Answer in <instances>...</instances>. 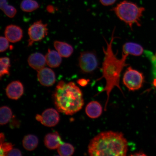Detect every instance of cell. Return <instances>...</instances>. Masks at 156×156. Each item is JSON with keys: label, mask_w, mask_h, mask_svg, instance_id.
<instances>
[{"label": "cell", "mask_w": 156, "mask_h": 156, "mask_svg": "<svg viewBox=\"0 0 156 156\" xmlns=\"http://www.w3.org/2000/svg\"><path fill=\"white\" fill-rule=\"evenodd\" d=\"M155 56H156V54H155Z\"/></svg>", "instance_id": "33"}, {"label": "cell", "mask_w": 156, "mask_h": 156, "mask_svg": "<svg viewBox=\"0 0 156 156\" xmlns=\"http://www.w3.org/2000/svg\"><path fill=\"white\" fill-rule=\"evenodd\" d=\"M131 156H146L145 153L142 151H138L131 155Z\"/></svg>", "instance_id": "31"}, {"label": "cell", "mask_w": 156, "mask_h": 156, "mask_svg": "<svg viewBox=\"0 0 156 156\" xmlns=\"http://www.w3.org/2000/svg\"><path fill=\"white\" fill-rule=\"evenodd\" d=\"M54 44L55 48L62 57H69L73 53V46L67 43L55 41Z\"/></svg>", "instance_id": "17"}, {"label": "cell", "mask_w": 156, "mask_h": 156, "mask_svg": "<svg viewBox=\"0 0 156 156\" xmlns=\"http://www.w3.org/2000/svg\"><path fill=\"white\" fill-rule=\"evenodd\" d=\"M0 124L1 125H4L10 120L12 116V112L9 107L4 106L1 107L0 109Z\"/></svg>", "instance_id": "21"}, {"label": "cell", "mask_w": 156, "mask_h": 156, "mask_svg": "<svg viewBox=\"0 0 156 156\" xmlns=\"http://www.w3.org/2000/svg\"><path fill=\"white\" fill-rule=\"evenodd\" d=\"M0 7L5 14L9 18H13L17 13V10L12 5H8L7 0H0Z\"/></svg>", "instance_id": "20"}, {"label": "cell", "mask_w": 156, "mask_h": 156, "mask_svg": "<svg viewBox=\"0 0 156 156\" xmlns=\"http://www.w3.org/2000/svg\"><path fill=\"white\" fill-rule=\"evenodd\" d=\"M9 41L7 38L4 37H1L0 38V42H1V48H0V51L1 52L5 51L8 49L9 47Z\"/></svg>", "instance_id": "25"}, {"label": "cell", "mask_w": 156, "mask_h": 156, "mask_svg": "<svg viewBox=\"0 0 156 156\" xmlns=\"http://www.w3.org/2000/svg\"><path fill=\"white\" fill-rule=\"evenodd\" d=\"M5 36L9 42H19L23 37V31L20 27L16 25H10L6 27L5 32Z\"/></svg>", "instance_id": "11"}, {"label": "cell", "mask_w": 156, "mask_h": 156, "mask_svg": "<svg viewBox=\"0 0 156 156\" xmlns=\"http://www.w3.org/2000/svg\"><path fill=\"white\" fill-rule=\"evenodd\" d=\"M36 118L38 122L44 126L50 127L56 126L60 120L59 114L55 109L52 108L46 109L41 115H37Z\"/></svg>", "instance_id": "8"}, {"label": "cell", "mask_w": 156, "mask_h": 156, "mask_svg": "<svg viewBox=\"0 0 156 156\" xmlns=\"http://www.w3.org/2000/svg\"><path fill=\"white\" fill-rule=\"evenodd\" d=\"M0 76L1 78L5 75H9V68L10 67V62L8 57H3L0 59Z\"/></svg>", "instance_id": "23"}, {"label": "cell", "mask_w": 156, "mask_h": 156, "mask_svg": "<svg viewBox=\"0 0 156 156\" xmlns=\"http://www.w3.org/2000/svg\"><path fill=\"white\" fill-rule=\"evenodd\" d=\"M24 92V87L20 81H14L9 83L6 89V93L9 98L17 100Z\"/></svg>", "instance_id": "10"}, {"label": "cell", "mask_w": 156, "mask_h": 156, "mask_svg": "<svg viewBox=\"0 0 156 156\" xmlns=\"http://www.w3.org/2000/svg\"><path fill=\"white\" fill-rule=\"evenodd\" d=\"M79 61L80 68L84 73H92L98 66V61L96 55L92 51L81 52L79 57Z\"/></svg>", "instance_id": "6"}, {"label": "cell", "mask_w": 156, "mask_h": 156, "mask_svg": "<svg viewBox=\"0 0 156 156\" xmlns=\"http://www.w3.org/2000/svg\"><path fill=\"white\" fill-rule=\"evenodd\" d=\"M55 105L58 112L72 115L83 106V94L80 89L73 82H58L53 95Z\"/></svg>", "instance_id": "3"}, {"label": "cell", "mask_w": 156, "mask_h": 156, "mask_svg": "<svg viewBox=\"0 0 156 156\" xmlns=\"http://www.w3.org/2000/svg\"><path fill=\"white\" fill-rule=\"evenodd\" d=\"M28 62L31 68L37 71L44 67L46 63L45 56L39 52L31 54L28 58Z\"/></svg>", "instance_id": "12"}, {"label": "cell", "mask_w": 156, "mask_h": 156, "mask_svg": "<svg viewBox=\"0 0 156 156\" xmlns=\"http://www.w3.org/2000/svg\"><path fill=\"white\" fill-rule=\"evenodd\" d=\"M46 10L48 12L50 13H53L55 11V8L52 5H48L47 7Z\"/></svg>", "instance_id": "30"}, {"label": "cell", "mask_w": 156, "mask_h": 156, "mask_svg": "<svg viewBox=\"0 0 156 156\" xmlns=\"http://www.w3.org/2000/svg\"><path fill=\"white\" fill-rule=\"evenodd\" d=\"M37 71L38 79L41 84L49 87L52 86L55 83V74L50 68L44 67Z\"/></svg>", "instance_id": "9"}, {"label": "cell", "mask_w": 156, "mask_h": 156, "mask_svg": "<svg viewBox=\"0 0 156 156\" xmlns=\"http://www.w3.org/2000/svg\"><path fill=\"white\" fill-rule=\"evenodd\" d=\"M61 57L58 51L48 49L45 56L46 63L50 67H58L62 63Z\"/></svg>", "instance_id": "16"}, {"label": "cell", "mask_w": 156, "mask_h": 156, "mask_svg": "<svg viewBox=\"0 0 156 156\" xmlns=\"http://www.w3.org/2000/svg\"><path fill=\"white\" fill-rule=\"evenodd\" d=\"M40 7L38 3L35 0H23L20 4V8L25 12H32Z\"/></svg>", "instance_id": "19"}, {"label": "cell", "mask_w": 156, "mask_h": 156, "mask_svg": "<svg viewBox=\"0 0 156 156\" xmlns=\"http://www.w3.org/2000/svg\"><path fill=\"white\" fill-rule=\"evenodd\" d=\"M13 145L11 143H3L0 146L1 156H7V154L13 149Z\"/></svg>", "instance_id": "24"}, {"label": "cell", "mask_w": 156, "mask_h": 156, "mask_svg": "<svg viewBox=\"0 0 156 156\" xmlns=\"http://www.w3.org/2000/svg\"><path fill=\"white\" fill-rule=\"evenodd\" d=\"M58 152L62 156H70L73 155L75 149L71 144L63 143L58 148Z\"/></svg>", "instance_id": "22"}, {"label": "cell", "mask_w": 156, "mask_h": 156, "mask_svg": "<svg viewBox=\"0 0 156 156\" xmlns=\"http://www.w3.org/2000/svg\"><path fill=\"white\" fill-rule=\"evenodd\" d=\"M77 83L79 84L82 87H85L86 86L88 83V81L85 79H80L78 80Z\"/></svg>", "instance_id": "29"}, {"label": "cell", "mask_w": 156, "mask_h": 156, "mask_svg": "<svg viewBox=\"0 0 156 156\" xmlns=\"http://www.w3.org/2000/svg\"><path fill=\"white\" fill-rule=\"evenodd\" d=\"M7 156H22L21 152L18 149H12L7 154Z\"/></svg>", "instance_id": "28"}, {"label": "cell", "mask_w": 156, "mask_h": 156, "mask_svg": "<svg viewBox=\"0 0 156 156\" xmlns=\"http://www.w3.org/2000/svg\"><path fill=\"white\" fill-rule=\"evenodd\" d=\"M117 16L132 29L134 25L141 26V19L145 9L132 2L124 1L113 8Z\"/></svg>", "instance_id": "4"}, {"label": "cell", "mask_w": 156, "mask_h": 156, "mask_svg": "<svg viewBox=\"0 0 156 156\" xmlns=\"http://www.w3.org/2000/svg\"><path fill=\"white\" fill-rule=\"evenodd\" d=\"M28 34L30 38L28 45L30 46L34 42L42 40L48 35L47 25L44 24L41 20L37 21L29 27Z\"/></svg>", "instance_id": "7"}, {"label": "cell", "mask_w": 156, "mask_h": 156, "mask_svg": "<svg viewBox=\"0 0 156 156\" xmlns=\"http://www.w3.org/2000/svg\"><path fill=\"white\" fill-rule=\"evenodd\" d=\"M115 29L112 32V39L110 42L106 41V48H103L105 54L102 68V76L97 80H99L103 78L106 82V85L104 89L100 91H106L107 95V100L105 107V110H107V107L110 98V95L112 90L116 87L123 94L120 85L121 73L124 67L128 66L126 63L127 55L122 54V58L117 57L112 50V43L115 39L114 34Z\"/></svg>", "instance_id": "1"}, {"label": "cell", "mask_w": 156, "mask_h": 156, "mask_svg": "<svg viewBox=\"0 0 156 156\" xmlns=\"http://www.w3.org/2000/svg\"><path fill=\"white\" fill-rule=\"evenodd\" d=\"M38 144V139L36 136L28 134L23 140V147L27 151H32L36 149Z\"/></svg>", "instance_id": "18"}, {"label": "cell", "mask_w": 156, "mask_h": 156, "mask_svg": "<svg viewBox=\"0 0 156 156\" xmlns=\"http://www.w3.org/2000/svg\"><path fill=\"white\" fill-rule=\"evenodd\" d=\"M128 151V142L123 134L112 131L98 134L88 146V153L91 156H125Z\"/></svg>", "instance_id": "2"}, {"label": "cell", "mask_w": 156, "mask_h": 156, "mask_svg": "<svg viewBox=\"0 0 156 156\" xmlns=\"http://www.w3.org/2000/svg\"><path fill=\"white\" fill-rule=\"evenodd\" d=\"M102 110L101 104L96 101L90 102L85 108L86 114L91 119L99 118L102 114Z\"/></svg>", "instance_id": "14"}, {"label": "cell", "mask_w": 156, "mask_h": 156, "mask_svg": "<svg viewBox=\"0 0 156 156\" xmlns=\"http://www.w3.org/2000/svg\"><path fill=\"white\" fill-rule=\"evenodd\" d=\"M5 140V136L4 134L3 133H1L0 135V142H1V145H2L4 142Z\"/></svg>", "instance_id": "32"}, {"label": "cell", "mask_w": 156, "mask_h": 156, "mask_svg": "<svg viewBox=\"0 0 156 156\" xmlns=\"http://www.w3.org/2000/svg\"><path fill=\"white\" fill-rule=\"evenodd\" d=\"M63 142L61 137L57 132L46 134L44 138V144L48 149L54 150L58 149Z\"/></svg>", "instance_id": "13"}, {"label": "cell", "mask_w": 156, "mask_h": 156, "mask_svg": "<svg viewBox=\"0 0 156 156\" xmlns=\"http://www.w3.org/2000/svg\"><path fill=\"white\" fill-rule=\"evenodd\" d=\"M122 53L127 55L140 56L143 54L144 48L139 44L136 43L128 42L126 43L122 46Z\"/></svg>", "instance_id": "15"}, {"label": "cell", "mask_w": 156, "mask_h": 156, "mask_svg": "<svg viewBox=\"0 0 156 156\" xmlns=\"http://www.w3.org/2000/svg\"><path fill=\"white\" fill-rule=\"evenodd\" d=\"M117 0H99L100 2L103 5L108 6L114 5Z\"/></svg>", "instance_id": "27"}, {"label": "cell", "mask_w": 156, "mask_h": 156, "mask_svg": "<svg viewBox=\"0 0 156 156\" xmlns=\"http://www.w3.org/2000/svg\"><path fill=\"white\" fill-rule=\"evenodd\" d=\"M146 53H147V55L149 56V57L151 58L152 67L153 68V73L154 74L156 75V56L155 55H153L150 52H147V51Z\"/></svg>", "instance_id": "26"}, {"label": "cell", "mask_w": 156, "mask_h": 156, "mask_svg": "<svg viewBox=\"0 0 156 156\" xmlns=\"http://www.w3.org/2000/svg\"><path fill=\"white\" fill-rule=\"evenodd\" d=\"M122 81L129 90L134 91L141 88L144 82V77L143 73L130 67L125 73Z\"/></svg>", "instance_id": "5"}]
</instances>
